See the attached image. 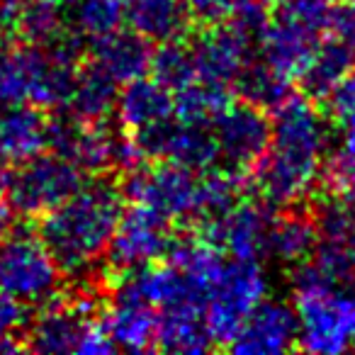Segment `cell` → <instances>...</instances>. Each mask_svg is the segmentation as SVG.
I'll return each instance as SVG.
<instances>
[{
	"instance_id": "15",
	"label": "cell",
	"mask_w": 355,
	"mask_h": 355,
	"mask_svg": "<svg viewBox=\"0 0 355 355\" xmlns=\"http://www.w3.org/2000/svg\"><path fill=\"white\" fill-rule=\"evenodd\" d=\"M297 345V311L287 302L263 300L227 345L232 353L277 355Z\"/></svg>"
},
{
	"instance_id": "33",
	"label": "cell",
	"mask_w": 355,
	"mask_h": 355,
	"mask_svg": "<svg viewBox=\"0 0 355 355\" xmlns=\"http://www.w3.org/2000/svg\"><path fill=\"white\" fill-rule=\"evenodd\" d=\"M329 112L343 132L355 134V64L329 95Z\"/></svg>"
},
{
	"instance_id": "9",
	"label": "cell",
	"mask_w": 355,
	"mask_h": 355,
	"mask_svg": "<svg viewBox=\"0 0 355 355\" xmlns=\"http://www.w3.org/2000/svg\"><path fill=\"white\" fill-rule=\"evenodd\" d=\"M171 222L153 214L151 209L134 205L132 209H124L119 219L114 236L110 241L105 258L110 268L119 275H127L144 266H151L163 261L173 246Z\"/></svg>"
},
{
	"instance_id": "43",
	"label": "cell",
	"mask_w": 355,
	"mask_h": 355,
	"mask_svg": "<svg viewBox=\"0 0 355 355\" xmlns=\"http://www.w3.org/2000/svg\"><path fill=\"white\" fill-rule=\"evenodd\" d=\"M353 348H355V338H353Z\"/></svg>"
},
{
	"instance_id": "35",
	"label": "cell",
	"mask_w": 355,
	"mask_h": 355,
	"mask_svg": "<svg viewBox=\"0 0 355 355\" xmlns=\"http://www.w3.org/2000/svg\"><path fill=\"white\" fill-rule=\"evenodd\" d=\"M239 0H185V8H188L190 17L198 25H219V22H227L232 17L234 8H236Z\"/></svg>"
},
{
	"instance_id": "12",
	"label": "cell",
	"mask_w": 355,
	"mask_h": 355,
	"mask_svg": "<svg viewBox=\"0 0 355 355\" xmlns=\"http://www.w3.org/2000/svg\"><path fill=\"white\" fill-rule=\"evenodd\" d=\"M270 212L258 202L239 200L224 214L200 222V236L239 261H261L268 251Z\"/></svg>"
},
{
	"instance_id": "28",
	"label": "cell",
	"mask_w": 355,
	"mask_h": 355,
	"mask_svg": "<svg viewBox=\"0 0 355 355\" xmlns=\"http://www.w3.org/2000/svg\"><path fill=\"white\" fill-rule=\"evenodd\" d=\"M246 173L232 171V168H207L198 178V222H207L241 200Z\"/></svg>"
},
{
	"instance_id": "38",
	"label": "cell",
	"mask_w": 355,
	"mask_h": 355,
	"mask_svg": "<svg viewBox=\"0 0 355 355\" xmlns=\"http://www.w3.org/2000/svg\"><path fill=\"white\" fill-rule=\"evenodd\" d=\"M12 232V207L0 200V241Z\"/></svg>"
},
{
	"instance_id": "10",
	"label": "cell",
	"mask_w": 355,
	"mask_h": 355,
	"mask_svg": "<svg viewBox=\"0 0 355 355\" xmlns=\"http://www.w3.org/2000/svg\"><path fill=\"white\" fill-rule=\"evenodd\" d=\"M272 122L266 110L251 103H229L212 124L217 156L224 168L246 173L258 166L270 144Z\"/></svg>"
},
{
	"instance_id": "1",
	"label": "cell",
	"mask_w": 355,
	"mask_h": 355,
	"mask_svg": "<svg viewBox=\"0 0 355 355\" xmlns=\"http://www.w3.org/2000/svg\"><path fill=\"white\" fill-rule=\"evenodd\" d=\"M272 119L270 144L258 161L256 183L272 207H292L314 190L324 166L329 129L311 100L290 95Z\"/></svg>"
},
{
	"instance_id": "18",
	"label": "cell",
	"mask_w": 355,
	"mask_h": 355,
	"mask_svg": "<svg viewBox=\"0 0 355 355\" xmlns=\"http://www.w3.org/2000/svg\"><path fill=\"white\" fill-rule=\"evenodd\" d=\"M90 61L105 71L117 85L137 80L148 73L151 64V42H146L137 32L114 30L105 37L90 42Z\"/></svg>"
},
{
	"instance_id": "2",
	"label": "cell",
	"mask_w": 355,
	"mask_h": 355,
	"mask_svg": "<svg viewBox=\"0 0 355 355\" xmlns=\"http://www.w3.org/2000/svg\"><path fill=\"white\" fill-rule=\"evenodd\" d=\"M122 212V188L107 178H98L40 217V236L61 272L83 275L105 258Z\"/></svg>"
},
{
	"instance_id": "5",
	"label": "cell",
	"mask_w": 355,
	"mask_h": 355,
	"mask_svg": "<svg viewBox=\"0 0 355 355\" xmlns=\"http://www.w3.org/2000/svg\"><path fill=\"white\" fill-rule=\"evenodd\" d=\"M268 280L261 261L229 258L205 302V324L214 345H229L246 316L266 300Z\"/></svg>"
},
{
	"instance_id": "27",
	"label": "cell",
	"mask_w": 355,
	"mask_h": 355,
	"mask_svg": "<svg viewBox=\"0 0 355 355\" xmlns=\"http://www.w3.org/2000/svg\"><path fill=\"white\" fill-rule=\"evenodd\" d=\"M229 103H232L229 100V88L195 78L193 83H188L175 93V98H173V117L185 124L212 127L214 119L222 114V110Z\"/></svg>"
},
{
	"instance_id": "4",
	"label": "cell",
	"mask_w": 355,
	"mask_h": 355,
	"mask_svg": "<svg viewBox=\"0 0 355 355\" xmlns=\"http://www.w3.org/2000/svg\"><path fill=\"white\" fill-rule=\"evenodd\" d=\"M297 345L306 353H343L355 338V295L340 285L295 287Z\"/></svg>"
},
{
	"instance_id": "42",
	"label": "cell",
	"mask_w": 355,
	"mask_h": 355,
	"mask_svg": "<svg viewBox=\"0 0 355 355\" xmlns=\"http://www.w3.org/2000/svg\"><path fill=\"white\" fill-rule=\"evenodd\" d=\"M331 3H343V0H331Z\"/></svg>"
},
{
	"instance_id": "7",
	"label": "cell",
	"mask_w": 355,
	"mask_h": 355,
	"mask_svg": "<svg viewBox=\"0 0 355 355\" xmlns=\"http://www.w3.org/2000/svg\"><path fill=\"white\" fill-rule=\"evenodd\" d=\"M83 171L61 153H37L17 163L8 180V200L17 214L40 219L83 185Z\"/></svg>"
},
{
	"instance_id": "6",
	"label": "cell",
	"mask_w": 355,
	"mask_h": 355,
	"mask_svg": "<svg viewBox=\"0 0 355 355\" xmlns=\"http://www.w3.org/2000/svg\"><path fill=\"white\" fill-rule=\"evenodd\" d=\"M61 268L40 234L12 229L0 241V290L20 304H44L56 295Z\"/></svg>"
},
{
	"instance_id": "3",
	"label": "cell",
	"mask_w": 355,
	"mask_h": 355,
	"mask_svg": "<svg viewBox=\"0 0 355 355\" xmlns=\"http://www.w3.org/2000/svg\"><path fill=\"white\" fill-rule=\"evenodd\" d=\"M25 348L35 353L105 355L117 350L88 297H51L35 316Z\"/></svg>"
},
{
	"instance_id": "21",
	"label": "cell",
	"mask_w": 355,
	"mask_h": 355,
	"mask_svg": "<svg viewBox=\"0 0 355 355\" xmlns=\"http://www.w3.org/2000/svg\"><path fill=\"white\" fill-rule=\"evenodd\" d=\"M156 326V350L163 353H207L212 348L207 324H205V306L200 304H173L158 309Z\"/></svg>"
},
{
	"instance_id": "36",
	"label": "cell",
	"mask_w": 355,
	"mask_h": 355,
	"mask_svg": "<svg viewBox=\"0 0 355 355\" xmlns=\"http://www.w3.org/2000/svg\"><path fill=\"white\" fill-rule=\"evenodd\" d=\"M22 324H25V304L15 302L0 290V331L15 334Z\"/></svg>"
},
{
	"instance_id": "41",
	"label": "cell",
	"mask_w": 355,
	"mask_h": 355,
	"mask_svg": "<svg viewBox=\"0 0 355 355\" xmlns=\"http://www.w3.org/2000/svg\"><path fill=\"white\" fill-rule=\"evenodd\" d=\"M350 285L355 287V270H353V277H350Z\"/></svg>"
},
{
	"instance_id": "25",
	"label": "cell",
	"mask_w": 355,
	"mask_h": 355,
	"mask_svg": "<svg viewBox=\"0 0 355 355\" xmlns=\"http://www.w3.org/2000/svg\"><path fill=\"white\" fill-rule=\"evenodd\" d=\"M353 64L355 54L338 40L329 37V42H319L309 64L300 73L302 90L314 100L329 98L331 90L340 83V78L353 69Z\"/></svg>"
},
{
	"instance_id": "29",
	"label": "cell",
	"mask_w": 355,
	"mask_h": 355,
	"mask_svg": "<svg viewBox=\"0 0 355 355\" xmlns=\"http://www.w3.org/2000/svg\"><path fill=\"white\" fill-rule=\"evenodd\" d=\"M17 37L35 46H54L64 40V0H25L17 22Z\"/></svg>"
},
{
	"instance_id": "8",
	"label": "cell",
	"mask_w": 355,
	"mask_h": 355,
	"mask_svg": "<svg viewBox=\"0 0 355 355\" xmlns=\"http://www.w3.org/2000/svg\"><path fill=\"white\" fill-rule=\"evenodd\" d=\"M124 198L151 209L166 222H190L198 217V175L171 161H153L129 171L122 185Z\"/></svg>"
},
{
	"instance_id": "39",
	"label": "cell",
	"mask_w": 355,
	"mask_h": 355,
	"mask_svg": "<svg viewBox=\"0 0 355 355\" xmlns=\"http://www.w3.org/2000/svg\"><path fill=\"white\" fill-rule=\"evenodd\" d=\"M8 180H10V171H8L6 163H0V195H6V190H8Z\"/></svg>"
},
{
	"instance_id": "16",
	"label": "cell",
	"mask_w": 355,
	"mask_h": 355,
	"mask_svg": "<svg viewBox=\"0 0 355 355\" xmlns=\"http://www.w3.org/2000/svg\"><path fill=\"white\" fill-rule=\"evenodd\" d=\"M321 40V32L309 30L290 17L275 15L268 20L263 32L258 35L256 46L261 61L285 80L300 78L304 66L309 64L311 54L316 51Z\"/></svg>"
},
{
	"instance_id": "40",
	"label": "cell",
	"mask_w": 355,
	"mask_h": 355,
	"mask_svg": "<svg viewBox=\"0 0 355 355\" xmlns=\"http://www.w3.org/2000/svg\"><path fill=\"white\" fill-rule=\"evenodd\" d=\"M258 3H263V6H275L277 0H258Z\"/></svg>"
},
{
	"instance_id": "32",
	"label": "cell",
	"mask_w": 355,
	"mask_h": 355,
	"mask_svg": "<svg viewBox=\"0 0 355 355\" xmlns=\"http://www.w3.org/2000/svg\"><path fill=\"white\" fill-rule=\"evenodd\" d=\"M319 180L329 198L355 205V134L345 132L343 141L326 153Z\"/></svg>"
},
{
	"instance_id": "37",
	"label": "cell",
	"mask_w": 355,
	"mask_h": 355,
	"mask_svg": "<svg viewBox=\"0 0 355 355\" xmlns=\"http://www.w3.org/2000/svg\"><path fill=\"white\" fill-rule=\"evenodd\" d=\"M22 348H25V343H22L15 334H10V331H0V355L17 353V350H22Z\"/></svg>"
},
{
	"instance_id": "17",
	"label": "cell",
	"mask_w": 355,
	"mask_h": 355,
	"mask_svg": "<svg viewBox=\"0 0 355 355\" xmlns=\"http://www.w3.org/2000/svg\"><path fill=\"white\" fill-rule=\"evenodd\" d=\"M49 114L30 103L0 107V163H22L46 148Z\"/></svg>"
},
{
	"instance_id": "14",
	"label": "cell",
	"mask_w": 355,
	"mask_h": 355,
	"mask_svg": "<svg viewBox=\"0 0 355 355\" xmlns=\"http://www.w3.org/2000/svg\"><path fill=\"white\" fill-rule=\"evenodd\" d=\"M100 324L114 348L129 350V353H144V350L156 348V306L139 297L124 280L110 297V304L105 306Z\"/></svg>"
},
{
	"instance_id": "24",
	"label": "cell",
	"mask_w": 355,
	"mask_h": 355,
	"mask_svg": "<svg viewBox=\"0 0 355 355\" xmlns=\"http://www.w3.org/2000/svg\"><path fill=\"white\" fill-rule=\"evenodd\" d=\"M117 83L93 61L83 64L76 76L71 100L66 105L69 114L85 122H107L117 105Z\"/></svg>"
},
{
	"instance_id": "30",
	"label": "cell",
	"mask_w": 355,
	"mask_h": 355,
	"mask_svg": "<svg viewBox=\"0 0 355 355\" xmlns=\"http://www.w3.org/2000/svg\"><path fill=\"white\" fill-rule=\"evenodd\" d=\"M234 88L241 95L243 103H251L256 107L266 110H277L287 98L292 95L290 80L280 78L277 73H272L266 64H253L248 61L246 69L239 73V78L234 80Z\"/></svg>"
},
{
	"instance_id": "34",
	"label": "cell",
	"mask_w": 355,
	"mask_h": 355,
	"mask_svg": "<svg viewBox=\"0 0 355 355\" xmlns=\"http://www.w3.org/2000/svg\"><path fill=\"white\" fill-rule=\"evenodd\" d=\"M334 40L345 44L355 54V0H343L336 8H331L329 27Z\"/></svg>"
},
{
	"instance_id": "31",
	"label": "cell",
	"mask_w": 355,
	"mask_h": 355,
	"mask_svg": "<svg viewBox=\"0 0 355 355\" xmlns=\"http://www.w3.org/2000/svg\"><path fill=\"white\" fill-rule=\"evenodd\" d=\"M148 73H151V78H156L163 88L171 90V93H178V90L185 88L188 83H193V80L198 78V71H195L190 46H185L180 40L158 44V49L151 51Z\"/></svg>"
},
{
	"instance_id": "13",
	"label": "cell",
	"mask_w": 355,
	"mask_h": 355,
	"mask_svg": "<svg viewBox=\"0 0 355 355\" xmlns=\"http://www.w3.org/2000/svg\"><path fill=\"white\" fill-rule=\"evenodd\" d=\"M253 42L239 32L232 22L207 25L202 35L195 37L190 44L200 80L229 88L239 78L246 64L251 61Z\"/></svg>"
},
{
	"instance_id": "23",
	"label": "cell",
	"mask_w": 355,
	"mask_h": 355,
	"mask_svg": "<svg viewBox=\"0 0 355 355\" xmlns=\"http://www.w3.org/2000/svg\"><path fill=\"white\" fill-rule=\"evenodd\" d=\"M316 243H319V232H316V222L311 214L285 212L270 219L266 253H270L280 263L300 266L306 258H311Z\"/></svg>"
},
{
	"instance_id": "22",
	"label": "cell",
	"mask_w": 355,
	"mask_h": 355,
	"mask_svg": "<svg viewBox=\"0 0 355 355\" xmlns=\"http://www.w3.org/2000/svg\"><path fill=\"white\" fill-rule=\"evenodd\" d=\"M46 46L0 40V107L30 103Z\"/></svg>"
},
{
	"instance_id": "20",
	"label": "cell",
	"mask_w": 355,
	"mask_h": 355,
	"mask_svg": "<svg viewBox=\"0 0 355 355\" xmlns=\"http://www.w3.org/2000/svg\"><path fill=\"white\" fill-rule=\"evenodd\" d=\"M124 22L146 42L163 44L188 37L193 17L185 0H127Z\"/></svg>"
},
{
	"instance_id": "19",
	"label": "cell",
	"mask_w": 355,
	"mask_h": 355,
	"mask_svg": "<svg viewBox=\"0 0 355 355\" xmlns=\"http://www.w3.org/2000/svg\"><path fill=\"white\" fill-rule=\"evenodd\" d=\"M119 124L127 134H139L173 117V93L156 78H141L124 83L114 105Z\"/></svg>"
},
{
	"instance_id": "26",
	"label": "cell",
	"mask_w": 355,
	"mask_h": 355,
	"mask_svg": "<svg viewBox=\"0 0 355 355\" xmlns=\"http://www.w3.org/2000/svg\"><path fill=\"white\" fill-rule=\"evenodd\" d=\"M127 15V0H64L66 30L78 40H98L119 30Z\"/></svg>"
},
{
	"instance_id": "11",
	"label": "cell",
	"mask_w": 355,
	"mask_h": 355,
	"mask_svg": "<svg viewBox=\"0 0 355 355\" xmlns=\"http://www.w3.org/2000/svg\"><path fill=\"white\" fill-rule=\"evenodd\" d=\"M117 144L119 134H114L105 122H85L73 114L49 119L46 146L76 163L83 173L117 168Z\"/></svg>"
}]
</instances>
